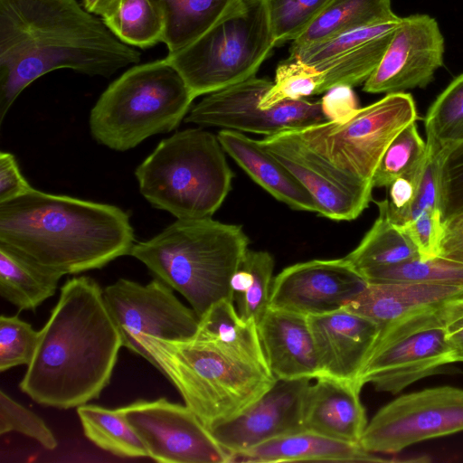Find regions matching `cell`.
I'll list each match as a JSON object with an SVG mask.
<instances>
[{
    "label": "cell",
    "instance_id": "obj_1",
    "mask_svg": "<svg viewBox=\"0 0 463 463\" xmlns=\"http://www.w3.org/2000/svg\"><path fill=\"white\" fill-rule=\"evenodd\" d=\"M139 61L78 0H0V123L20 93L48 72L109 77Z\"/></svg>",
    "mask_w": 463,
    "mask_h": 463
},
{
    "label": "cell",
    "instance_id": "obj_2",
    "mask_svg": "<svg viewBox=\"0 0 463 463\" xmlns=\"http://www.w3.org/2000/svg\"><path fill=\"white\" fill-rule=\"evenodd\" d=\"M121 346L99 284L86 276L71 278L39 331L20 389L43 406L86 404L109 383Z\"/></svg>",
    "mask_w": 463,
    "mask_h": 463
},
{
    "label": "cell",
    "instance_id": "obj_3",
    "mask_svg": "<svg viewBox=\"0 0 463 463\" xmlns=\"http://www.w3.org/2000/svg\"><path fill=\"white\" fill-rule=\"evenodd\" d=\"M135 244L121 208L33 188L0 203V246L61 275L101 269Z\"/></svg>",
    "mask_w": 463,
    "mask_h": 463
},
{
    "label": "cell",
    "instance_id": "obj_4",
    "mask_svg": "<svg viewBox=\"0 0 463 463\" xmlns=\"http://www.w3.org/2000/svg\"><path fill=\"white\" fill-rule=\"evenodd\" d=\"M137 348L207 428L241 413L277 381L264 355L197 333L175 341L142 335Z\"/></svg>",
    "mask_w": 463,
    "mask_h": 463
},
{
    "label": "cell",
    "instance_id": "obj_5",
    "mask_svg": "<svg viewBox=\"0 0 463 463\" xmlns=\"http://www.w3.org/2000/svg\"><path fill=\"white\" fill-rule=\"evenodd\" d=\"M249 243L241 225L212 217L176 219L135 243L129 255L184 297L200 318L213 304L232 301L231 281Z\"/></svg>",
    "mask_w": 463,
    "mask_h": 463
},
{
    "label": "cell",
    "instance_id": "obj_6",
    "mask_svg": "<svg viewBox=\"0 0 463 463\" xmlns=\"http://www.w3.org/2000/svg\"><path fill=\"white\" fill-rule=\"evenodd\" d=\"M217 135L187 128L164 138L137 167L139 191L176 219L213 217L234 176Z\"/></svg>",
    "mask_w": 463,
    "mask_h": 463
},
{
    "label": "cell",
    "instance_id": "obj_7",
    "mask_svg": "<svg viewBox=\"0 0 463 463\" xmlns=\"http://www.w3.org/2000/svg\"><path fill=\"white\" fill-rule=\"evenodd\" d=\"M194 99L165 58L135 65L110 83L93 106L91 136L116 151L134 148L151 136L175 129Z\"/></svg>",
    "mask_w": 463,
    "mask_h": 463
},
{
    "label": "cell",
    "instance_id": "obj_8",
    "mask_svg": "<svg viewBox=\"0 0 463 463\" xmlns=\"http://www.w3.org/2000/svg\"><path fill=\"white\" fill-rule=\"evenodd\" d=\"M275 46L266 1L242 0L237 11L165 59L197 98L255 77Z\"/></svg>",
    "mask_w": 463,
    "mask_h": 463
},
{
    "label": "cell",
    "instance_id": "obj_9",
    "mask_svg": "<svg viewBox=\"0 0 463 463\" xmlns=\"http://www.w3.org/2000/svg\"><path fill=\"white\" fill-rule=\"evenodd\" d=\"M418 118L412 96L396 92L358 108L341 120L290 132L337 173L373 185V176L387 147Z\"/></svg>",
    "mask_w": 463,
    "mask_h": 463
},
{
    "label": "cell",
    "instance_id": "obj_10",
    "mask_svg": "<svg viewBox=\"0 0 463 463\" xmlns=\"http://www.w3.org/2000/svg\"><path fill=\"white\" fill-rule=\"evenodd\" d=\"M448 301L383 326L358 383L364 386L370 383L376 391L396 394L456 363L446 335Z\"/></svg>",
    "mask_w": 463,
    "mask_h": 463
},
{
    "label": "cell",
    "instance_id": "obj_11",
    "mask_svg": "<svg viewBox=\"0 0 463 463\" xmlns=\"http://www.w3.org/2000/svg\"><path fill=\"white\" fill-rule=\"evenodd\" d=\"M463 431V389L439 386L402 395L382 407L359 441L371 453L396 454L430 439Z\"/></svg>",
    "mask_w": 463,
    "mask_h": 463
},
{
    "label": "cell",
    "instance_id": "obj_12",
    "mask_svg": "<svg viewBox=\"0 0 463 463\" xmlns=\"http://www.w3.org/2000/svg\"><path fill=\"white\" fill-rule=\"evenodd\" d=\"M272 84L268 79L255 76L210 93L190 109L184 120L265 137L327 121L320 100H284L261 109L260 102Z\"/></svg>",
    "mask_w": 463,
    "mask_h": 463
},
{
    "label": "cell",
    "instance_id": "obj_13",
    "mask_svg": "<svg viewBox=\"0 0 463 463\" xmlns=\"http://www.w3.org/2000/svg\"><path fill=\"white\" fill-rule=\"evenodd\" d=\"M172 289L158 279L146 285L119 279L104 288L105 304L124 347L137 354L139 336L175 341L196 334L199 317Z\"/></svg>",
    "mask_w": 463,
    "mask_h": 463
},
{
    "label": "cell",
    "instance_id": "obj_14",
    "mask_svg": "<svg viewBox=\"0 0 463 463\" xmlns=\"http://www.w3.org/2000/svg\"><path fill=\"white\" fill-rule=\"evenodd\" d=\"M119 409L156 461L229 462V452L186 405L160 398L138 400Z\"/></svg>",
    "mask_w": 463,
    "mask_h": 463
},
{
    "label": "cell",
    "instance_id": "obj_15",
    "mask_svg": "<svg viewBox=\"0 0 463 463\" xmlns=\"http://www.w3.org/2000/svg\"><path fill=\"white\" fill-rule=\"evenodd\" d=\"M444 37L435 18L419 14L401 18L363 90L389 94L426 88L444 65Z\"/></svg>",
    "mask_w": 463,
    "mask_h": 463
},
{
    "label": "cell",
    "instance_id": "obj_16",
    "mask_svg": "<svg viewBox=\"0 0 463 463\" xmlns=\"http://www.w3.org/2000/svg\"><path fill=\"white\" fill-rule=\"evenodd\" d=\"M307 190L317 214L334 221L356 219L372 201L371 184L353 181L321 161L290 131L258 140Z\"/></svg>",
    "mask_w": 463,
    "mask_h": 463
},
{
    "label": "cell",
    "instance_id": "obj_17",
    "mask_svg": "<svg viewBox=\"0 0 463 463\" xmlns=\"http://www.w3.org/2000/svg\"><path fill=\"white\" fill-rule=\"evenodd\" d=\"M366 285L345 258L299 262L274 278L269 307L306 316L330 313L344 308Z\"/></svg>",
    "mask_w": 463,
    "mask_h": 463
},
{
    "label": "cell",
    "instance_id": "obj_18",
    "mask_svg": "<svg viewBox=\"0 0 463 463\" xmlns=\"http://www.w3.org/2000/svg\"><path fill=\"white\" fill-rule=\"evenodd\" d=\"M401 17L356 28L315 44L289 50L322 73L319 94L340 85L364 83L380 63Z\"/></svg>",
    "mask_w": 463,
    "mask_h": 463
},
{
    "label": "cell",
    "instance_id": "obj_19",
    "mask_svg": "<svg viewBox=\"0 0 463 463\" xmlns=\"http://www.w3.org/2000/svg\"><path fill=\"white\" fill-rule=\"evenodd\" d=\"M309 379L277 380L256 402L209 430L230 455L304 430L303 403Z\"/></svg>",
    "mask_w": 463,
    "mask_h": 463
},
{
    "label": "cell",
    "instance_id": "obj_20",
    "mask_svg": "<svg viewBox=\"0 0 463 463\" xmlns=\"http://www.w3.org/2000/svg\"><path fill=\"white\" fill-rule=\"evenodd\" d=\"M307 318L320 377L358 383L361 370L382 326L345 308L307 316Z\"/></svg>",
    "mask_w": 463,
    "mask_h": 463
},
{
    "label": "cell",
    "instance_id": "obj_21",
    "mask_svg": "<svg viewBox=\"0 0 463 463\" xmlns=\"http://www.w3.org/2000/svg\"><path fill=\"white\" fill-rule=\"evenodd\" d=\"M257 327L266 363L276 380L321 376L307 316L269 307Z\"/></svg>",
    "mask_w": 463,
    "mask_h": 463
},
{
    "label": "cell",
    "instance_id": "obj_22",
    "mask_svg": "<svg viewBox=\"0 0 463 463\" xmlns=\"http://www.w3.org/2000/svg\"><path fill=\"white\" fill-rule=\"evenodd\" d=\"M361 389L356 383L317 378L304 398V430L359 444L368 423Z\"/></svg>",
    "mask_w": 463,
    "mask_h": 463
},
{
    "label": "cell",
    "instance_id": "obj_23",
    "mask_svg": "<svg viewBox=\"0 0 463 463\" xmlns=\"http://www.w3.org/2000/svg\"><path fill=\"white\" fill-rule=\"evenodd\" d=\"M217 136L224 151L275 199L294 210L317 213L307 190L258 140L231 129H222Z\"/></svg>",
    "mask_w": 463,
    "mask_h": 463
},
{
    "label": "cell",
    "instance_id": "obj_24",
    "mask_svg": "<svg viewBox=\"0 0 463 463\" xmlns=\"http://www.w3.org/2000/svg\"><path fill=\"white\" fill-rule=\"evenodd\" d=\"M292 461L384 462L389 459L364 449L360 444L302 430L277 437L245 451L230 455L229 463Z\"/></svg>",
    "mask_w": 463,
    "mask_h": 463
},
{
    "label": "cell",
    "instance_id": "obj_25",
    "mask_svg": "<svg viewBox=\"0 0 463 463\" xmlns=\"http://www.w3.org/2000/svg\"><path fill=\"white\" fill-rule=\"evenodd\" d=\"M463 296V288L409 282L367 283L344 307L381 326Z\"/></svg>",
    "mask_w": 463,
    "mask_h": 463
},
{
    "label": "cell",
    "instance_id": "obj_26",
    "mask_svg": "<svg viewBox=\"0 0 463 463\" xmlns=\"http://www.w3.org/2000/svg\"><path fill=\"white\" fill-rule=\"evenodd\" d=\"M164 24L163 41L169 52L193 43L237 11L242 0H150Z\"/></svg>",
    "mask_w": 463,
    "mask_h": 463
},
{
    "label": "cell",
    "instance_id": "obj_27",
    "mask_svg": "<svg viewBox=\"0 0 463 463\" xmlns=\"http://www.w3.org/2000/svg\"><path fill=\"white\" fill-rule=\"evenodd\" d=\"M399 18L392 0H333L320 14L291 42L289 50L307 47L343 33Z\"/></svg>",
    "mask_w": 463,
    "mask_h": 463
},
{
    "label": "cell",
    "instance_id": "obj_28",
    "mask_svg": "<svg viewBox=\"0 0 463 463\" xmlns=\"http://www.w3.org/2000/svg\"><path fill=\"white\" fill-rule=\"evenodd\" d=\"M61 277L0 246V295L20 310H34L52 297Z\"/></svg>",
    "mask_w": 463,
    "mask_h": 463
},
{
    "label": "cell",
    "instance_id": "obj_29",
    "mask_svg": "<svg viewBox=\"0 0 463 463\" xmlns=\"http://www.w3.org/2000/svg\"><path fill=\"white\" fill-rule=\"evenodd\" d=\"M375 203L378 217L359 245L345 257L359 272L420 258L413 242L391 222L387 199Z\"/></svg>",
    "mask_w": 463,
    "mask_h": 463
},
{
    "label": "cell",
    "instance_id": "obj_30",
    "mask_svg": "<svg viewBox=\"0 0 463 463\" xmlns=\"http://www.w3.org/2000/svg\"><path fill=\"white\" fill-rule=\"evenodd\" d=\"M274 259L265 250L248 249L232 276V301L244 320L260 321L269 306Z\"/></svg>",
    "mask_w": 463,
    "mask_h": 463
},
{
    "label": "cell",
    "instance_id": "obj_31",
    "mask_svg": "<svg viewBox=\"0 0 463 463\" xmlns=\"http://www.w3.org/2000/svg\"><path fill=\"white\" fill-rule=\"evenodd\" d=\"M85 436L99 448L122 458L148 457L147 450L120 409L93 404L77 407Z\"/></svg>",
    "mask_w": 463,
    "mask_h": 463
},
{
    "label": "cell",
    "instance_id": "obj_32",
    "mask_svg": "<svg viewBox=\"0 0 463 463\" xmlns=\"http://www.w3.org/2000/svg\"><path fill=\"white\" fill-rule=\"evenodd\" d=\"M427 149L442 156L463 142V73L436 98L424 118Z\"/></svg>",
    "mask_w": 463,
    "mask_h": 463
},
{
    "label": "cell",
    "instance_id": "obj_33",
    "mask_svg": "<svg viewBox=\"0 0 463 463\" xmlns=\"http://www.w3.org/2000/svg\"><path fill=\"white\" fill-rule=\"evenodd\" d=\"M360 273L367 283L409 282L463 288V264L440 256L417 258Z\"/></svg>",
    "mask_w": 463,
    "mask_h": 463
},
{
    "label": "cell",
    "instance_id": "obj_34",
    "mask_svg": "<svg viewBox=\"0 0 463 463\" xmlns=\"http://www.w3.org/2000/svg\"><path fill=\"white\" fill-rule=\"evenodd\" d=\"M102 21L118 39L132 47L145 49L163 41V20L150 0H121L118 9Z\"/></svg>",
    "mask_w": 463,
    "mask_h": 463
},
{
    "label": "cell",
    "instance_id": "obj_35",
    "mask_svg": "<svg viewBox=\"0 0 463 463\" xmlns=\"http://www.w3.org/2000/svg\"><path fill=\"white\" fill-rule=\"evenodd\" d=\"M199 335L235 344L264 355L257 323L244 320L232 300L213 304L199 319Z\"/></svg>",
    "mask_w": 463,
    "mask_h": 463
},
{
    "label": "cell",
    "instance_id": "obj_36",
    "mask_svg": "<svg viewBox=\"0 0 463 463\" xmlns=\"http://www.w3.org/2000/svg\"><path fill=\"white\" fill-rule=\"evenodd\" d=\"M322 83L320 71L289 56L279 63L273 84L262 97L260 107L269 109L284 100H298L319 94Z\"/></svg>",
    "mask_w": 463,
    "mask_h": 463
},
{
    "label": "cell",
    "instance_id": "obj_37",
    "mask_svg": "<svg viewBox=\"0 0 463 463\" xmlns=\"http://www.w3.org/2000/svg\"><path fill=\"white\" fill-rule=\"evenodd\" d=\"M426 155V142L413 122L402 130L385 150L373 176V186L388 187L393 180L417 167Z\"/></svg>",
    "mask_w": 463,
    "mask_h": 463
},
{
    "label": "cell",
    "instance_id": "obj_38",
    "mask_svg": "<svg viewBox=\"0 0 463 463\" xmlns=\"http://www.w3.org/2000/svg\"><path fill=\"white\" fill-rule=\"evenodd\" d=\"M277 46L294 41L333 0H265Z\"/></svg>",
    "mask_w": 463,
    "mask_h": 463
},
{
    "label": "cell",
    "instance_id": "obj_39",
    "mask_svg": "<svg viewBox=\"0 0 463 463\" xmlns=\"http://www.w3.org/2000/svg\"><path fill=\"white\" fill-rule=\"evenodd\" d=\"M39 331L17 316L0 317V371L26 364L32 361Z\"/></svg>",
    "mask_w": 463,
    "mask_h": 463
},
{
    "label": "cell",
    "instance_id": "obj_40",
    "mask_svg": "<svg viewBox=\"0 0 463 463\" xmlns=\"http://www.w3.org/2000/svg\"><path fill=\"white\" fill-rule=\"evenodd\" d=\"M442 222L463 213V142L442 155L439 165Z\"/></svg>",
    "mask_w": 463,
    "mask_h": 463
},
{
    "label": "cell",
    "instance_id": "obj_41",
    "mask_svg": "<svg viewBox=\"0 0 463 463\" xmlns=\"http://www.w3.org/2000/svg\"><path fill=\"white\" fill-rule=\"evenodd\" d=\"M15 431L38 441L47 449H54L58 441L37 414L0 391V434Z\"/></svg>",
    "mask_w": 463,
    "mask_h": 463
},
{
    "label": "cell",
    "instance_id": "obj_42",
    "mask_svg": "<svg viewBox=\"0 0 463 463\" xmlns=\"http://www.w3.org/2000/svg\"><path fill=\"white\" fill-rule=\"evenodd\" d=\"M401 229L417 248L420 258L438 255L443 232L439 209H429Z\"/></svg>",
    "mask_w": 463,
    "mask_h": 463
},
{
    "label": "cell",
    "instance_id": "obj_43",
    "mask_svg": "<svg viewBox=\"0 0 463 463\" xmlns=\"http://www.w3.org/2000/svg\"><path fill=\"white\" fill-rule=\"evenodd\" d=\"M33 187L22 175L15 156L2 151L0 153V203L16 199Z\"/></svg>",
    "mask_w": 463,
    "mask_h": 463
},
{
    "label": "cell",
    "instance_id": "obj_44",
    "mask_svg": "<svg viewBox=\"0 0 463 463\" xmlns=\"http://www.w3.org/2000/svg\"><path fill=\"white\" fill-rule=\"evenodd\" d=\"M320 102L327 120H341L358 109L352 87L346 85L335 86L328 90Z\"/></svg>",
    "mask_w": 463,
    "mask_h": 463
},
{
    "label": "cell",
    "instance_id": "obj_45",
    "mask_svg": "<svg viewBox=\"0 0 463 463\" xmlns=\"http://www.w3.org/2000/svg\"><path fill=\"white\" fill-rule=\"evenodd\" d=\"M445 327L447 340L456 363L463 362V296L446 303Z\"/></svg>",
    "mask_w": 463,
    "mask_h": 463
},
{
    "label": "cell",
    "instance_id": "obj_46",
    "mask_svg": "<svg viewBox=\"0 0 463 463\" xmlns=\"http://www.w3.org/2000/svg\"><path fill=\"white\" fill-rule=\"evenodd\" d=\"M437 256L463 264V213L443 223Z\"/></svg>",
    "mask_w": 463,
    "mask_h": 463
},
{
    "label": "cell",
    "instance_id": "obj_47",
    "mask_svg": "<svg viewBox=\"0 0 463 463\" xmlns=\"http://www.w3.org/2000/svg\"><path fill=\"white\" fill-rule=\"evenodd\" d=\"M121 0H82L84 8L102 19L112 15L119 7Z\"/></svg>",
    "mask_w": 463,
    "mask_h": 463
}]
</instances>
